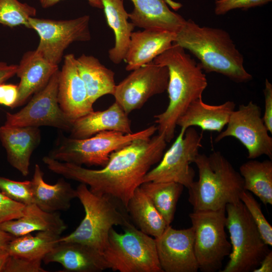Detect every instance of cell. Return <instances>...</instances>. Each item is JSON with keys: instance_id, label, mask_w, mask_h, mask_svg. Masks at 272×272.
<instances>
[{"instance_id": "obj_1", "label": "cell", "mask_w": 272, "mask_h": 272, "mask_svg": "<svg viewBox=\"0 0 272 272\" xmlns=\"http://www.w3.org/2000/svg\"><path fill=\"white\" fill-rule=\"evenodd\" d=\"M166 143L162 133L134 140L113 152L107 164L98 170L59 161L48 156H44L42 161L53 173L85 184L93 193L108 195L126 209L145 176L161 160Z\"/></svg>"}, {"instance_id": "obj_2", "label": "cell", "mask_w": 272, "mask_h": 272, "mask_svg": "<svg viewBox=\"0 0 272 272\" xmlns=\"http://www.w3.org/2000/svg\"><path fill=\"white\" fill-rule=\"evenodd\" d=\"M153 61L166 66L169 72L166 90L168 105L164 111L154 117L158 133L163 134L166 141L170 142L174 137L178 119L192 102L202 97L208 81L199 63L175 43Z\"/></svg>"}, {"instance_id": "obj_3", "label": "cell", "mask_w": 272, "mask_h": 272, "mask_svg": "<svg viewBox=\"0 0 272 272\" xmlns=\"http://www.w3.org/2000/svg\"><path fill=\"white\" fill-rule=\"evenodd\" d=\"M174 43L198 58L207 73L220 74L238 83L252 79L244 67L243 55L229 33L222 29L201 27L191 19L186 20L176 33Z\"/></svg>"}, {"instance_id": "obj_4", "label": "cell", "mask_w": 272, "mask_h": 272, "mask_svg": "<svg viewBox=\"0 0 272 272\" xmlns=\"http://www.w3.org/2000/svg\"><path fill=\"white\" fill-rule=\"evenodd\" d=\"M194 163L198 179L187 188L193 211L219 210L240 201L243 178L220 152L199 154Z\"/></svg>"}, {"instance_id": "obj_5", "label": "cell", "mask_w": 272, "mask_h": 272, "mask_svg": "<svg viewBox=\"0 0 272 272\" xmlns=\"http://www.w3.org/2000/svg\"><path fill=\"white\" fill-rule=\"evenodd\" d=\"M76 190L77 198L84 209L85 216L75 230L60 237L59 242L80 243L102 253L110 229L114 226L123 227L130 222L122 210L124 207L108 195L93 193L85 184L80 183Z\"/></svg>"}, {"instance_id": "obj_6", "label": "cell", "mask_w": 272, "mask_h": 272, "mask_svg": "<svg viewBox=\"0 0 272 272\" xmlns=\"http://www.w3.org/2000/svg\"><path fill=\"white\" fill-rule=\"evenodd\" d=\"M157 131V126L151 125L137 132L124 133L106 130L83 139L61 136L56 146L49 152L50 158L63 162L88 166H105L110 155L132 141L148 139Z\"/></svg>"}, {"instance_id": "obj_7", "label": "cell", "mask_w": 272, "mask_h": 272, "mask_svg": "<svg viewBox=\"0 0 272 272\" xmlns=\"http://www.w3.org/2000/svg\"><path fill=\"white\" fill-rule=\"evenodd\" d=\"M123 233L113 227L103 251L108 268L119 272H163L155 239L137 229L130 222Z\"/></svg>"}, {"instance_id": "obj_8", "label": "cell", "mask_w": 272, "mask_h": 272, "mask_svg": "<svg viewBox=\"0 0 272 272\" xmlns=\"http://www.w3.org/2000/svg\"><path fill=\"white\" fill-rule=\"evenodd\" d=\"M226 227L231 244L229 260L220 272L253 271L270 251L243 202L225 207Z\"/></svg>"}, {"instance_id": "obj_9", "label": "cell", "mask_w": 272, "mask_h": 272, "mask_svg": "<svg viewBox=\"0 0 272 272\" xmlns=\"http://www.w3.org/2000/svg\"><path fill=\"white\" fill-rule=\"evenodd\" d=\"M194 232V249L198 269L219 271L231 251L225 232V208L216 211H193L189 215Z\"/></svg>"}, {"instance_id": "obj_10", "label": "cell", "mask_w": 272, "mask_h": 272, "mask_svg": "<svg viewBox=\"0 0 272 272\" xmlns=\"http://www.w3.org/2000/svg\"><path fill=\"white\" fill-rule=\"evenodd\" d=\"M202 136L192 126L181 128L170 148L158 164L145 176L143 182H174L188 188L194 181L195 173L190 166L194 163L202 147Z\"/></svg>"}, {"instance_id": "obj_11", "label": "cell", "mask_w": 272, "mask_h": 272, "mask_svg": "<svg viewBox=\"0 0 272 272\" xmlns=\"http://www.w3.org/2000/svg\"><path fill=\"white\" fill-rule=\"evenodd\" d=\"M89 22V15L63 20L30 18L29 28L34 30L40 38L35 50L49 62L58 66L71 44L91 40Z\"/></svg>"}, {"instance_id": "obj_12", "label": "cell", "mask_w": 272, "mask_h": 272, "mask_svg": "<svg viewBox=\"0 0 272 272\" xmlns=\"http://www.w3.org/2000/svg\"><path fill=\"white\" fill-rule=\"evenodd\" d=\"M59 70L27 104L15 113L7 112L5 124L15 126H51L70 131L73 121L63 112L57 99Z\"/></svg>"}, {"instance_id": "obj_13", "label": "cell", "mask_w": 272, "mask_h": 272, "mask_svg": "<svg viewBox=\"0 0 272 272\" xmlns=\"http://www.w3.org/2000/svg\"><path fill=\"white\" fill-rule=\"evenodd\" d=\"M226 128L215 138L218 142L227 137L238 140L247 149V158L254 159L262 155L272 159V138L265 126L260 108L252 101L240 105L232 113Z\"/></svg>"}, {"instance_id": "obj_14", "label": "cell", "mask_w": 272, "mask_h": 272, "mask_svg": "<svg viewBox=\"0 0 272 272\" xmlns=\"http://www.w3.org/2000/svg\"><path fill=\"white\" fill-rule=\"evenodd\" d=\"M168 79L167 67L153 61L131 71L116 85L115 102L128 114L141 108L151 97L166 91Z\"/></svg>"}, {"instance_id": "obj_15", "label": "cell", "mask_w": 272, "mask_h": 272, "mask_svg": "<svg viewBox=\"0 0 272 272\" xmlns=\"http://www.w3.org/2000/svg\"><path fill=\"white\" fill-rule=\"evenodd\" d=\"M155 239L163 272H197L199 270L192 227L176 229L169 225L159 237Z\"/></svg>"}, {"instance_id": "obj_16", "label": "cell", "mask_w": 272, "mask_h": 272, "mask_svg": "<svg viewBox=\"0 0 272 272\" xmlns=\"http://www.w3.org/2000/svg\"><path fill=\"white\" fill-rule=\"evenodd\" d=\"M57 99L63 112L73 122L94 111L85 84L80 76L74 54L64 56L59 70Z\"/></svg>"}, {"instance_id": "obj_17", "label": "cell", "mask_w": 272, "mask_h": 272, "mask_svg": "<svg viewBox=\"0 0 272 272\" xmlns=\"http://www.w3.org/2000/svg\"><path fill=\"white\" fill-rule=\"evenodd\" d=\"M41 140L40 130L35 126H0V141L9 164L27 176L32 154Z\"/></svg>"}, {"instance_id": "obj_18", "label": "cell", "mask_w": 272, "mask_h": 272, "mask_svg": "<svg viewBox=\"0 0 272 272\" xmlns=\"http://www.w3.org/2000/svg\"><path fill=\"white\" fill-rule=\"evenodd\" d=\"M42 261L46 264L59 263L66 272H100L108 268L102 253L74 242H59Z\"/></svg>"}, {"instance_id": "obj_19", "label": "cell", "mask_w": 272, "mask_h": 272, "mask_svg": "<svg viewBox=\"0 0 272 272\" xmlns=\"http://www.w3.org/2000/svg\"><path fill=\"white\" fill-rule=\"evenodd\" d=\"M176 33L159 29L133 32L124 60L125 69L131 71L154 60L170 47Z\"/></svg>"}, {"instance_id": "obj_20", "label": "cell", "mask_w": 272, "mask_h": 272, "mask_svg": "<svg viewBox=\"0 0 272 272\" xmlns=\"http://www.w3.org/2000/svg\"><path fill=\"white\" fill-rule=\"evenodd\" d=\"M106 130L132 132L128 114L116 102L106 110L93 111L74 120L69 137L86 139Z\"/></svg>"}, {"instance_id": "obj_21", "label": "cell", "mask_w": 272, "mask_h": 272, "mask_svg": "<svg viewBox=\"0 0 272 272\" xmlns=\"http://www.w3.org/2000/svg\"><path fill=\"white\" fill-rule=\"evenodd\" d=\"M17 65L16 75L20 81L14 108L23 105L30 96L44 88L59 69L58 66L49 62L35 50L25 52Z\"/></svg>"}, {"instance_id": "obj_22", "label": "cell", "mask_w": 272, "mask_h": 272, "mask_svg": "<svg viewBox=\"0 0 272 272\" xmlns=\"http://www.w3.org/2000/svg\"><path fill=\"white\" fill-rule=\"evenodd\" d=\"M130 1L134 8L128 13L129 19L135 27L176 33L186 21L169 8L166 0Z\"/></svg>"}, {"instance_id": "obj_23", "label": "cell", "mask_w": 272, "mask_h": 272, "mask_svg": "<svg viewBox=\"0 0 272 272\" xmlns=\"http://www.w3.org/2000/svg\"><path fill=\"white\" fill-rule=\"evenodd\" d=\"M43 175L40 166L35 164L33 178L30 180L34 203L49 213L68 210L72 200L77 198L76 189L64 178H60L53 185L49 184L44 181Z\"/></svg>"}, {"instance_id": "obj_24", "label": "cell", "mask_w": 272, "mask_h": 272, "mask_svg": "<svg viewBox=\"0 0 272 272\" xmlns=\"http://www.w3.org/2000/svg\"><path fill=\"white\" fill-rule=\"evenodd\" d=\"M233 101H227L220 105L205 103L202 97L192 102L185 112L178 119L176 125L186 130L196 126L203 131L221 132L227 125L235 110Z\"/></svg>"}, {"instance_id": "obj_25", "label": "cell", "mask_w": 272, "mask_h": 272, "mask_svg": "<svg viewBox=\"0 0 272 272\" xmlns=\"http://www.w3.org/2000/svg\"><path fill=\"white\" fill-rule=\"evenodd\" d=\"M66 228L67 225L58 212H45L34 203L25 206L22 217L0 224V230L14 237L47 230L61 234Z\"/></svg>"}, {"instance_id": "obj_26", "label": "cell", "mask_w": 272, "mask_h": 272, "mask_svg": "<svg viewBox=\"0 0 272 272\" xmlns=\"http://www.w3.org/2000/svg\"><path fill=\"white\" fill-rule=\"evenodd\" d=\"M101 1L107 24L115 36L114 45L108 50V57L113 63L119 64L124 60L135 26L128 21L123 0Z\"/></svg>"}, {"instance_id": "obj_27", "label": "cell", "mask_w": 272, "mask_h": 272, "mask_svg": "<svg viewBox=\"0 0 272 272\" xmlns=\"http://www.w3.org/2000/svg\"><path fill=\"white\" fill-rule=\"evenodd\" d=\"M76 63L93 105L104 95H113L116 85L113 71L102 64L97 58L85 54L76 57Z\"/></svg>"}, {"instance_id": "obj_28", "label": "cell", "mask_w": 272, "mask_h": 272, "mask_svg": "<svg viewBox=\"0 0 272 272\" xmlns=\"http://www.w3.org/2000/svg\"><path fill=\"white\" fill-rule=\"evenodd\" d=\"M126 210L139 229L154 238L159 237L168 226L140 186L129 200Z\"/></svg>"}, {"instance_id": "obj_29", "label": "cell", "mask_w": 272, "mask_h": 272, "mask_svg": "<svg viewBox=\"0 0 272 272\" xmlns=\"http://www.w3.org/2000/svg\"><path fill=\"white\" fill-rule=\"evenodd\" d=\"M244 189L257 196L266 206L272 205L271 160L258 161L251 159L239 168Z\"/></svg>"}, {"instance_id": "obj_30", "label": "cell", "mask_w": 272, "mask_h": 272, "mask_svg": "<svg viewBox=\"0 0 272 272\" xmlns=\"http://www.w3.org/2000/svg\"><path fill=\"white\" fill-rule=\"evenodd\" d=\"M60 234L52 231H42L33 236L31 233L15 237L6 249L10 255L30 259H42L58 243Z\"/></svg>"}, {"instance_id": "obj_31", "label": "cell", "mask_w": 272, "mask_h": 272, "mask_svg": "<svg viewBox=\"0 0 272 272\" xmlns=\"http://www.w3.org/2000/svg\"><path fill=\"white\" fill-rule=\"evenodd\" d=\"M140 187L162 215L167 225L173 220L176 205L184 186L174 182H143Z\"/></svg>"}, {"instance_id": "obj_32", "label": "cell", "mask_w": 272, "mask_h": 272, "mask_svg": "<svg viewBox=\"0 0 272 272\" xmlns=\"http://www.w3.org/2000/svg\"><path fill=\"white\" fill-rule=\"evenodd\" d=\"M36 9L18 0H0V24L13 28L23 25L29 28V19L35 17Z\"/></svg>"}, {"instance_id": "obj_33", "label": "cell", "mask_w": 272, "mask_h": 272, "mask_svg": "<svg viewBox=\"0 0 272 272\" xmlns=\"http://www.w3.org/2000/svg\"><path fill=\"white\" fill-rule=\"evenodd\" d=\"M240 199L250 214L264 242L267 245L272 246V227L264 216L260 204L251 192L245 190L241 193Z\"/></svg>"}, {"instance_id": "obj_34", "label": "cell", "mask_w": 272, "mask_h": 272, "mask_svg": "<svg viewBox=\"0 0 272 272\" xmlns=\"http://www.w3.org/2000/svg\"><path fill=\"white\" fill-rule=\"evenodd\" d=\"M0 190L12 200L25 205L33 202L31 181H18L0 176Z\"/></svg>"}, {"instance_id": "obj_35", "label": "cell", "mask_w": 272, "mask_h": 272, "mask_svg": "<svg viewBox=\"0 0 272 272\" xmlns=\"http://www.w3.org/2000/svg\"><path fill=\"white\" fill-rule=\"evenodd\" d=\"M42 261L10 255L3 272H47L41 266Z\"/></svg>"}, {"instance_id": "obj_36", "label": "cell", "mask_w": 272, "mask_h": 272, "mask_svg": "<svg viewBox=\"0 0 272 272\" xmlns=\"http://www.w3.org/2000/svg\"><path fill=\"white\" fill-rule=\"evenodd\" d=\"M272 0H216L215 13L222 15L236 9H248L265 5Z\"/></svg>"}, {"instance_id": "obj_37", "label": "cell", "mask_w": 272, "mask_h": 272, "mask_svg": "<svg viewBox=\"0 0 272 272\" xmlns=\"http://www.w3.org/2000/svg\"><path fill=\"white\" fill-rule=\"evenodd\" d=\"M25 206L12 200L0 190V224L22 217Z\"/></svg>"}, {"instance_id": "obj_38", "label": "cell", "mask_w": 272, "mask_h": 272, "mask_svg": "<svg viewBox=\"0 0 272 272\" xmlns=\"http://www.w3.org/2000/svg\"><path fill=\"white\" fill-rule=\"evenodd\" d=\"M18 96V85L5 83L0 84V105L14 108Z\"/></svg>"}, {"instance_id": "obj_39", "label": "cell", "mask_w": 272, "mask_h": 272, "mask_svg": "<svg viewBox=\"0 0 272 272\" xmlns=\"http://www.w3.org/2000/svg\"><path fill=\"white\" fill-rule=\"evenodd\" d=\"M264 111L262 119L269 132L272 133V85L266 79L263 89Z\"/></svg>"}, {"instance_id": "obj_40", "label": "cell", "mask_w": 272, "mask_h": 272, "mask_svg": "<svg viewBox=\"0 0 272 272\" xmlns=\"http://www.w3.org/2000/svg\"><path fill=\"white\" fill-rule=\"evenodd\" d=\"M17 66V64H8L6 62L0 61V84L16 75Z\"/></svg>"}, {"instance_id": "obj_41", "label": "cell", "mask_w": 272, "mask_h": 272, "mask_svg": "<svg viewBox=\"0 0 272 272\" xmlns=\"http://www.w3.org/2000/svg\"><path fill=\"white\" fill-rule=\"evenodd\" d=\"M63 0H39L41 6L43 8H48L57 4ZM90 5L94 8L102 9L101 0H87Z\"/></svg>"}, {"instance_id": "obj_42", "label": "cell", "mask_w": 272, "mask_h": 272, "mask_svg": "<svg viewBox=\"0 0 272 272\" xmlns=\"http://www.w3.org/2000/svg\"><path fill=\"white\" fill-rule=\"evenodd\" d=\"M272 271V251L270 250L261 261L259 266L253 272Z\"/></svg>"}, {"instance_id": "obj_43", "label": "cell", "mask_w": 272, "mask_h": 272, "mask_svg": "<svg viewBox=\"0 0 272 272\" xmlns=\"http://www.w3.org/2000/svg\"><path fill=\"white\" fill-rule=\"evenodd\" d=\"M11 234L0 230V248H6L8 243L14 238Z\"/></svg>"}, {"instance_id": "obj_44", "label": "cell", "mask_w": 272, "mask_h": 272, "mask_svg": "<svg viewBox=\"0 0 272 272\" xmlns=\"http://www.w3.org/2000/svg\"><path fill=\"white\" fill-rule=\"evenodd\" d=\"M10 254L6 248H0V272H3Z\"/></svg>"}]
</instances>
